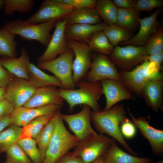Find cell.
<instances>
[{
	"instance_id": "cell-9",
	"label": "cell",
	"mask_w": 163,
	"mask_h": 163,
	"mask_svg": "<svg viewBox=\"0 0 163 163\" xmlns=\"http://www.w3.org/2000/svg\"><path fill=\"white\" fill-rule=\"evenodd\" d=\"M69 48L73 51L75 59L72 64V78L75 84L85 78L91 68L93 52L86 43L67 40Z\"/></svg>"
},
{
	"instance_id": "cell-3",
	"label": "cell",
	"mask_w": 163,
	"mask_h": 163,
	"mask_svg": "<svg viewBox=\"0 0 163 163\" xmlns=\"http://www.w3.org/2000/svg\"><path fill=\"white\" fill-rule=\"evenodd\" d=\"M53 116L54 131L42 163H56L70 149L75 147L79 142L66 128L59 110L56 111Z\"/></svg>"
},
{
	"instance_id": "cell-44",
	"label": "cell",
	"mask_w": 163,
	"mask_h": 163,
	"mask_svg": "<svg viewBox=\"0 0 163 163\" xmlns=\"http://www.w3.org/2000/svg\"><path fill=\"white\" fill-rule=\"evenodd\" d=\"M115 5L119 8H134L136 0H113Z\"/></svg>"
},
{
	"instance_id": "cell-47",
	"label": "cell",
	"mask_w": 163,
	"mask_h": 163,
	"mask_svg": "<svg viewBox=\"0 0 163 163\" xmlns=\"http://www.w3.org/2000/svg\"><path fill=\"white\" fill-rule=\"evenodd\" d=\"M6 88L0 87V103L5 99Z\"/></svg>"
},
{
	"instance_id": "cell-8",
	"label": "cell",
	"mask_w": 163,
	"mask_h": 163,
	"mask_svg": "<svg viewBox=\"0 0 163 163\" xmlns=\"http://www.w3.org/2000/svg\"><path fill=\"white\" fill-rule=\"evenodd\" d=\"M73 9L57 0H44L38 10L26 21L33 24L57 22L65 18Z\"/></svg>"
},
{
	"instance_id": "cell-32",
	"label": "cell",
	"mask_w": 163,
	"mask_h": 163,
	"mask_svg": "<svg viewBox=\"0 0 163 163\" xmlns=\"http://www.w3.org/2000/svg\"><path fill=\"white\" fill-rule=\"evenodd\" d=\"M53 115L35 139L40 152L43 161L54 131L55 121Z\"/></svg>"
},
{
	"instance_id": "cell-28",
	"label": "cell",
	"mask_w": 163,
	"mask_h": 163,
	"mask_svg": "<svg viewBox=\"0 0 163 163\" xmlns=\"http://www.w3.org/2000/svg\"><path fill=\"white\" fill-rule=\"evenodd\" d=\"M117 7L110 0L97 1L95 9L107 25L116 24Z\"/></svg>"
},
{
	"instance_id": "cell-50",
	"label": "cell",
	"mask_w": 163,
	"mask_h": 163,
	"mask_svg": "<svg viewBox=\"0 0 163 163\" xmlns=\"http://www.w3.org/2000/svg\"><path fill=\"white\" fill-rule=\"evenodd\" d=\"M154 163H163V160L161 159Z\"/></svg>"
},
{
	"instance_id": "cell-19",
	"label": "cell",
	"mask_w": 163,
	"mask_h": 163,
	"mask_svg": "<svg viewBox=\"0 0 163 163\" xmlns=\"http://www.w3.org/2000/svg\"><path fill=\"white\" fill-rule=\"evenodd\" d=\"M144 61L129 71L119 72L121 83L131 93L141 95L143 87L149 81L145 75Z\"/></svg>"
},
{
	"instance_id": "cell-1",
	"label": "cell",
	"mask_w": 163,
	"mask_h": 163,
	"mask_svg": "<svg viewBox=\"0 0 163 163\" xmlns=\"http://www.w3.org/2000/svg\"><path fill=\"white\" fill-rule=\"evenodd\" d=\"M123 104L117 105L107 110L92 111L91 121L96 129L119 142L130 154H137L133 150L123 136L120 130L121 123L127 118Z\"/></svg>"
},
{
	"instance_id": "cell-45",
	"label": "cell",
	"mask_w": 163,
	"mask_h": 163,
	"mask_svg": "<svg viewBox=\"0 0 163 163\" xmlns=\"http://www.w3.org/2000/svg\"><path fill=\"white\" fill-rule=\"evenodd\" d=\"M163 60V51L157 54L148 55L145 59V60L154 62L160 66Z\"/></svg>"
},
{
	"instance_id": "cell-15",
	"label": "cell",
	"mask_w": 163,
	"mask_h": 163,
	"mask_svg": "<svg viewBox=\"0 0 163 163\" xmlns=\"http://www.w3.org/2000/svg\"><path fill=\"white\" fill-rule=\"evenodd\" d=\"M62 106L50 104L37 108L24 106L14 108L11 115V124L23 127L37 117L44 115L54 113Z\"/></svg>"
},
{
	"instance_id": "cell-11",
	"label": "cell",
	"mask_w": 163,
	"mask_h": 163,
	"mask_svg": "<svg viewBox=\"0 0 163 163\" xmlns=\"http://www.w3.org/2000/svg\"><path fill=\"white\" fill-rule=\"evenodd\" d=\"M90 82L112 79L121 82L116 66L106 55L98 53L93 54L91 68L85 78Z\"/></svg>"
},
{
	"instance_id": "cell-31",
	"label": "cell",
	"mask_w": 163,
	"mask_h": 163,
	"mask_svg": "<svg viewBox=\"0 0 163 163\" xmlns=\"http://www.w3.org/2000/svg\"><path fill=\"white\" fill-rule=\"evenodd\" d=\"M103 31L113 46H117L120 42L128 40L133 35L131 32L116 24L107 25Z\"/></svg>"
},
{
	"instance_id": "cell-38",
	"label": "cell",
	"mask_w": 163,
	"mask_h": 163,
	"mask_svg": "<svg viewBox=\"0 0 163 163\" xmlns=\"http://www.w3.org/2000/svg\"><path fill=\"white\" fill-rule=\"evenodd\" d=\"M163 5L162 0H136L134 9L138 12H150L154 9L160 8Z\"/></svg>"
},
{
	"instance_id": "cell-30",
	"label": "cell",
	"mask_w": 163,
	"mask_h": 163,
	"mask_svg": "<svg viewBox=\"0 0 163 163\" xmlns=\"http://www.w3.org/2000/svg\"><path fill=\"white\" fill-rule=\"evenodd\" d=\"M15 35L5 28H0V55L5 57L15 58L17 55V42Z\"/></svg>"
},
{
	"instance_id": "cell-35",
	"label": "cell",
	"mask_w": 163,
	"mask_h": 163,
	"mask_svg": "<svg viewBox=\"0 0 163 163\" xmlns=\"http://www.w3.org/2000/svg\"><path fill=\"white\" fill-rule=\"evenodd\" d=\"M17 142L33 163H42L41 154L35 139H20Z\"/></svg>"
},
{
	"instance_id": "cell-17",
	"label": "cell",
	"mask_w": 163,
	"mask_h": 163,
	"mask_svg": "<svg viewBox=\"0 0 163 163\" xmlns=\"http://www.w3.org/2000/svg\"><path fill=\"white\" fill-rule=\"evenodd\" d=\"M103 94L106 98V105L104 110H108L116 104L124 100L131 99V93L121 82L112 79L100 81Z\"/></svg>"
},
{
	"instance_id": "cell-41",
	"label": "cell",
	"mask_w": 163,
	"mask_h": 163,
	"mask_svg": "<svg viewBox=\"0 0 163 163\" xmlns=\"http://www.w3.org/2000/svg\"><path fill=\"white\" fill-rule=\"evenodd\" d=\"M14 77L0 62V87L6 88Z\"/></svg>"
},
{
	"instance_id": "cell-40",
	"label": "cell",
	"mask_w": 163,
	"mask_h": 163,
	"mask_svg": "<svg viewBox=\"0 0 163 163\" xmlns=\"http://www.w3.org/2000/svg\"><path fill=\"white\" fill-rule=\"evenodd\" d=\"M58 2L72 7L74 9L85 8H95V0H57Z\"/></svg>"
},
{
	"instance_id": "cell-48",
	"label": "cell",
	"mask_w": 163,
	"mask_h": 163,
	"mask_svg": "<svg viewBox=\"0 0 163 163\" xmlns=\"http://www.w3.org/2000/svg\"><path fill=\"white\" fill-rule=\"evenodd\" d=\"M91 163H105L104 159V156L101 157Z\"/></svg>"
},
{
	"instance_id": "cell-29",
	"label": "cell",
	"mask_w": 163,
	"mask_h": 163,
	"mask_svg": "<svg viewBox=\"0 0 163 163\" xmlns=\"http://www.w3.org/2000/svg\"><path fill=\"white\" fill-rule=\"evenodd\" d=\"M87 44L93 52L106 56H109L114 49L113 46L110 42L103 31L94 34Z\"/></svg>"
},
{
	"instance_id": "cell-25",
	"label": "cell",
	"mask_w": 163,
	"mask_h": 163,
	"mask_svg": "<svg viewBox=\"0 0 163 163\" xmlns=\"http://www.w3.org/2000/svg\"><path fill=\"white\" fill-rule=\"evenodd\" d=\"M28 71V81L37 88L53 86L63 88L61 83L56 76L44 72L33 63H29Z\"/></svg>"
},
{
	"instance_id": "cell-5",
	"label": "cell",
	"mask_w": 163,
	"mask_h": 163,
	"mask_svg": "<svg viewBox=\"0 0 163 163\" xmlns=\"http://www.w3.org/2000/svg\"><path fill=\"white\" fill-rule=\"evenodd\" d=\"M74 54L68 48L63 53L49 61L39 62V68L47 70L53 74L61 83L63 88L75 89V86L72 78V64Z\"/></svg>"
},
{
	"instance_id": "cell-13",
	"label": "cell",
	"mask_w": 163,
	"mask_h": 163,
	"mask_svg": "<svg viewBox=\"0 0 163 163\" xmlns=\"http://www.w3.org/2000/svg\"><path fill=\"white\" fill-rule=\"evenodd\" d=\"M65 18L57 22L55 30L44 52L37 58L39 62L53 60L58 55L62 54L68 49L65 35Z\"/></svg>"
},
{
	"instance_id": "cell-46",
	"label": "cell",
	"mask_w": 163,
	"mask_h": 163,
	"mask_svg": "<svg viewBox=\"0 0 163 163\" xmlns=\"http://www.w3.org/2000/svg\"><path fill=\"white\" fill-rule=\"evenodd\" d=\"M11 124V115L0 118V133L9 125Z\"/></svg>"
},
{
	"instance_id": "cell-36",
	"label": "cell",
	"mask_w": 163,
	"mask_h": 163,
	"mask_svg": "<svg viewBox=\"0 0 163 163\" xmlns=\"http://www.w3.org/2000/svg\"><path fill=\"white\" fill-rule=\"evenodd\" d=\"M5 152V163H33L17 142L9 148Z\"/></svg>"
},
{
	"instance_id": "cell-43",
	"label": "cell",
	"mask_w": 163,
	"mask_h": 163,
	"mask_svg": "<svg viewBox=\"0 0 163 163\" xmlns=\"http://www.w3.org/2000/svg\"><path fill=\"white\" fill-rule=\"evenodd\" d=\"M56 163H84L80 158L72 152H69L59 159Z\"/></svg>"
},
{
	"instance_id": "cell-33",
	"label": "cell",
	"mask_w": 163,
	"mask_h": 163,
	"mask_svg": "<svg viewBox=\"0 0 163 163\" xmlns=\"http://www.w3.org/2000/svg\"><path fill=\"white\" fill-rule=\"evenodd\" d=\"M21 128L11 124L0 133V154L8 149L20 139Z\"/></svg>"
},
{
	"instance_id": "cell-21",
	"label": "cell",
	"mask_w": 163,
	"mask_h": 163,
	"mask_svg": "<svg viewBox=\"0 0 163 163\" xmlns=\"http://www.w3.org/2000/svg\"><path fill=\"white\" fill-rule=\"evenodd\" d=\"M3 67L18 78L29 80V57L24 48H22L20 56L17 58L4 57L0 59Z\"/></svg>"
},
{
	"instance_id": "cell-12",
	"label": "cell",
	"mask_w": 163,
	"mask_h": 163,
	"mask_svg": "<svg viewBox=\"0 0 163 163\" xmlns=\"http://www.w3.org/2000/svg\"><path fill=\"white\" fill-rule=\"evenodd\" d=\"M37 88L28 80L14 78L6 88L5 99L14 108L23 106Z\"/></svg>"
},
{
	"instance_id": "cell-20",
	"label": "cell",
	"mask_w": 163,
	"mask_h": 163,
	"mask_svg": "<svg viewBox=\"0 0 163 163\" xmlns=\"http://www.w3.org/2000/svg\"><path fill=\"white\" fill-rule=\"evenodd\" d=\"M107 25L105 23L95 25L73 24L66 25L65 35L67 40H71L87 44L92 35L103 31Z\"/></svg>"
},
{
	"instance_id": "cell-18",
	"label": "cell",
	"mask_w": 163,
	"mask_h": 163,
	"mask_svg": "<svg viewBox=\"0 0 163 163\" xmlns=\"http://www.w3.org/2000/svg\"><path fill=\"white\" fill-rule=\"evenodd\" d=\"M64 99L53 86L37 88L24 107L37 108L50 104L62 105Z\"/></svg>"
},
{
	"instance_id": "cell-6",
	"label": "cell",
	"mask_w": 163,
	"mask_h": 163,
	"mask_svg": "<svg viewBox=\"0 0 163 163\" xmlns=\"http://www.w3.org/2000/svg\"><path fill=\"white\" fill-rule=\"evenodd\" d=\"M113 139L104 134L97 133L79 141L72 152L84 163H91L104 155Z\"/></svg>"
},
{
	"instance_id": "cell-26",
	"label": "cell",
	"mask_w": 163,
	"mask_h": 163,
	"mask_svg": "<svg viewBox=\"0 0 163 163\" xmlns=\"http://www.w3.org/2000/svg\"><path fill=\"white\" fill-rule=\"evenodd\" d=\"M139 12L134 8H117L116 24L131 32L139 24Z\"/></svg>"
},
{
	"instance_id": "cell-10",
	"label": "cell",
	"mask_w": 163,
	"mask_h": 163,
	"mask_svg": "<svg viewBox=\"0 0 163 163\" xmlns=\"http://www.w3.org/2000/svg\"><path fill=\"white\" fill-rule=\"evenodd\" d=\"M92 111L89 106L83 105L81 110L74 114H61L62 120L79 141L84 140L97 133L91 124Z\"/></svg>"
},
{
	"instance_id": "cell-42",
	"label": "cell",
	"mask_w": 163,
	"mask_h": 163,
	"mask_svg": "<svg viewBox=\"0 0 163 163\" xmlns=\"http://www.w3.org/2000/svg\"><path fill=\"white\" fill-rule=\"evenodd\" d=\"M14 107L6 99L0 103V118L11 115L13 111Z\"/></svg>"
},
{
	"instance_id": "cell-27",
	"label": "cell",
	"mask_w": 163,
	"mask_h": 163,
	"mask_svg": "<svg viewBox=\"0 0 163 163\" xmlns=\"http://www.w3.org/2000/svg\"><path fill=\"white\" fill-rule=\"evenodd\" d=\"M54 113L39 116L23 127L21 128L20 139H35L49 122Z\"/></svg>"
},
{
	"instance_id": "cell-4",
	"label": "cell",
	"mask_w": 163,
	"mask_h": 163,
	"mask_svg": "<svg viewBox=\"0 0 163 163\" xmlns=\"http://www.w3.org/2000/svg\"><path fill=\"white\" fill-rule=\"evenodd\" d=\"M56 22L33 24L19 18L6 23L4 28L15 35H19L23 39L36 40L46 47L52 37L50 31Z\"/></svg>"
},
{
	"instance_id": "cell-49",
	"label": "cell",
	"mask_w": 163,
	"mask_h": 163,
	"mask_svg": "<svg viewBox=\"0 0 163 163\" xmlns=\"http://www.w3.org/2000/svg\"><path fill=\"white\" fill-rule=\"evenodd\" d=\"M4 0H0V11L4 7Z\"/></svg>"
},
{
	"instance_id": "cell-14",
	"label": "cell",
	"mask_w": 163,
	"mask_h": 163,
	"mask_svg": "<svg viewBox=\"0 0 163 163\" xmlns=\"http://www.w3.org/2000/svg\"><path fill=\"white\" fill-rule=\"evenodd\" d=\"M129 114L136 128L142 136L146 139L152 148L153 153L160 156L163 155V130L156 129L149 124L145 117L141 116L135 118L128 109Z\"/></svg>"
},
{
	"instance_id": "cell-2",
	"label": "cell",
	"mask_w": 163,
	"mask_h": 163,
	"mask_svg": "<svg viewBox=\"0 0 163 163\" xmlns=\"http://www.w3.org/2000/svg\"><path fill=\"white\" fill-rule=\"evenodd\" d=\"M77 89H58L59 95L68 103L69 110L72 111L78 105H86L90 107L93 111L100 110L98 101L103 94L100 82H90L83 80L75 85Z\"/></svg>"
},
{
	"instance_id": "cell-7",
	"label": "cell",
	"mask_w": 163,
	"mask_h": 163,
	"mask_svg": "<svg viewBox=\"0 0 163 163\" xmlns=\"http://www.w3.org/2000/svg\"><path fill=\"white\" fill-rule=\"evenodd\" d=\"M148 55L144 46L129 45L116 46L108 58L120 69L129 71L145 61Z\"/></svg>"
},
{
	"instance_id": "cell-37",
	"label": "cell",
	"mask_w": 163,
	"mask_h": 163,
	"mask_svg": "<svg viewBox=\"0 0 163 163\" xmlns=\"http://www.w3.org/2000/svg\"><path fill=\"white\" fill-rule=\"evenodd\" d=\"M148 55L160 53L163 51V30L159 28L151 36L144 46Z\"/></svg>"
},
{
	"instance_id": "cell-16",
	"label": "cell",
	"mask_w": 163,
	"mask_h": 163,
	"mask_svg": "<svg viewBox=\"0 0 163 163\" xmlns=\"http://www.w3.org/2000/svg\"><path fill=\"white\" fill-rule=\"evenodd\" d=\"M161 9L156 10L149 16L140 18L139 20V29L137 34L122 44L144 46L151 36L157 31L159 23L157 20Z\"/></svg>"
},
{
	"instance_id": "cell-24",
	"label": "cell",
	"mask_w": 163,
	"mask_h": 163,
	"mask_svg": "<svg viewBox=\"0 0 163 163\" xmlns=\"http://www.w3.org/2000/svg\"><path fill=\"white\" fill-rule=\"evenodd\" d=\"M66 24L95 25L101 23V18L94 8L74 9L65 18Z\"/></svg>"
},
{
	"instance_id": "cell-34",
	"label": "cell",
	"mask_w": 163,
	"mask_h": 163,
	"mask_svg": "<svg viewBox=\"0 0 163 163\" xmlns=\"http://www.w3.org/2000/svg\"><path fill=\"white\" fill-rule=\"evenodd\" d=\"M5 12L7 16L12 15L16 11L22 13L30 12L35 3L33 0H4Z\"/></svg>"
},
{
	"instance_id": "cell-22",
	"label": "cell",
	"mask_w": 163,
	"mask_h": 163,
	"mask_svg": "<svg viewBox=\"0 0 163 163\" xmlns=\"http://www.w3.org/2000/svg\"><path fill=\"white\" fill-rule=\"evenodd\" d=\"M163 80L148 81L144 85L141 93L147 105L154 111H163Z\"/></svg>"
},
{
	"instance_id": "cell-39",
	"label": "cell",
	"mask_w": 163,
	"mask_h": 163,
	"mask_svg": "<svg viewBox=\"0 0 163 163\" xmlns=\"http://www.w3.org/2000/svg\"><path fill=\"white\" fill-rule=\"evenodd\" d=\"M120 129L123 137L127 139L133 138L137 133L136 126L132 121L127 118L121 123Z\"/></svg>"
},
{
	"instance_id": "cell-23",
	"label": "cell",
	"mask_w": 163,
	"mask_h": 163,
	"mask_svg": "<svg viewBox=\"0 0 163 163\" xmlns=\"http://www.w3.org/2000/svg\"><path fill=\"white\" fill-rule=\"evenodd\" d=\"M105 163H152V159L129 154L121 149L113 139L104 156Z\"/></svg>"
}]
</instances>
